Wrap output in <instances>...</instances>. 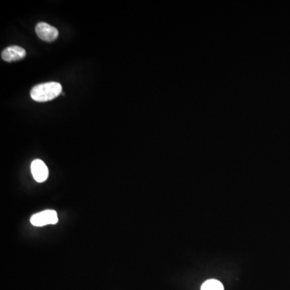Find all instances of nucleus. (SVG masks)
<instances>
[{
	"label": "nucleus",
	"instance_id": "f257e3e1",
	"mask_svg": "<svg viewBox=\"0 0 290 290\" xmlns=\"http://www.w3.org/2000/svg\"><path fill=\"white\" fill-rule=\"evenodd\" d=\"M62 86L58 82H51L35 85L31 91V97L36 102H48L61 95Z\"/></svg>",
	"mask_w": 290,
	"mask_h": 290
},
{
	"label": "nucleus",
	"instance_id": "f03ea898",
	"mask_svg": "<svg viewBox=\"0 0 290 290\" xmlns=\"http://www.w3.org/2000/svg\"><path fill=\"white\" fill-rule=\"evenodd\" d=\"M31 224L36 227H43L49 224H56L58 222L57 212L53 210H46L32 215Z\"/></svg>",
	"mask_w": 290,
	"mask_h": 290
},
{
	"label": "nucleus",
	"instance_id": "7ed1b4c3",
	"mask_svg": "<svg viewBox=\"0 0 290 290\" xmlns=\"http://www.w3.org/2000/svg\"><path fill=\"white\" fill-rule=\"evenodd\" d=\"M36 32L39 38L46 42L55 40L59 34L58 30L56 28L44 22L37 24L36 26Z\"/></svg>",
	"mask_w": 290,
	"mask_h": 290
},
{
	"label": "nucleus",
	"instance_id": "20e7f679",
	"mask_svg": "<svg viewBox=\"0 0 290 290\" xmlns=\"http://www.w3.org/2000/svg\"><path fill=\"white\" fill-rule=\"evenodd\" d=\"M31 171L35 180L37 182H44L49 176V169L41 160L36 159L32 161Z\"/></svg>",
	"mask_w": 290,
	"mask_h": 290
},
{
	"label": "nucleus",
	"instance_id": "39448f33",
	"mask_svg": "<svg viewBox=\"0 0 290 290\" xmlns=\"http://www.w3.org/2000/svg\"><path fill=\"white\" fill-rule=\"evenodd\" d=\"M26 56V51L23 48L19 46H10L2 52V58L7 62L11 61H19L25 58Z\"/></svg>",
	"mask_w": 290,
	"mask_h": 290
},
{
	"label": "nucleus",
	"instance_id": "423d86ee",
	"mask_svg": "<svg viewBox=\"0 0 290 290\" xmlns=\"http://www.w3.org/2000/svg\"><path fill=\"white\" fill-rule=\"evenodd\" d=\"M201 290H224V287L220 281L211 279L203 283Z\"/></svg>",
	"mask_w": 290,
	"mask_h": 290
}]
</instances>
